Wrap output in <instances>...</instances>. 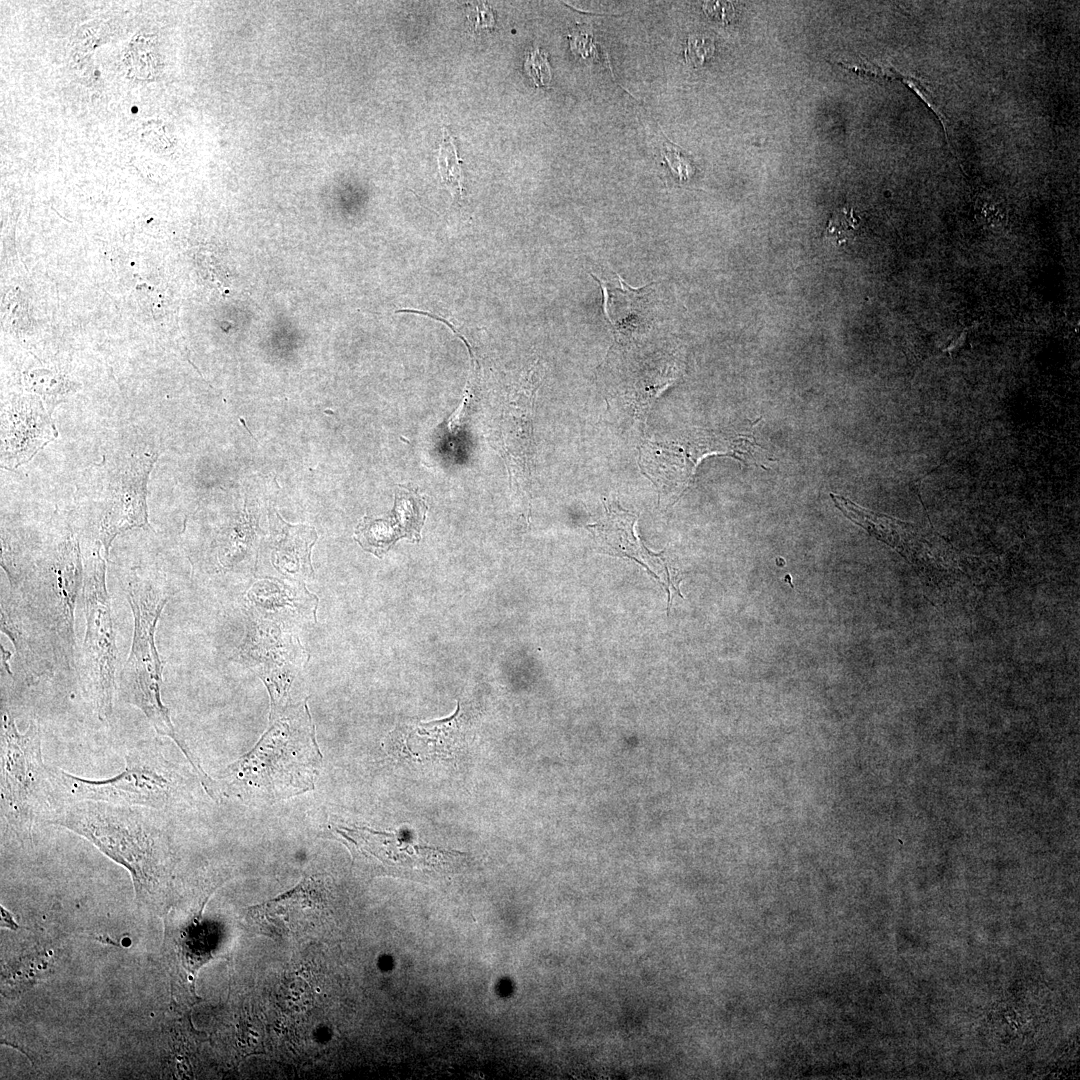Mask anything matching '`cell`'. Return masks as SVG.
Here are the masks:
<instances>
[{
  "label": "cell",
  "instance_id": "7",
  "mask_svg": "<svg viewBox=\"0 0 1080 1080\" xmlns=\"http://www.w3.org/2000/svg\"><path fill=\"white\" fill-rule=\"evenodd\" d=\"M755 426V425H754ZM746 432L692 429L670 441H645L640 447L639 466L657 487L659 496L676 497L689 486L699 462L710 455L732 456L745 464L767 469L772 461L756 443L753 427Z\"/></svg>",
  "mask_w": 1080,
  "mask_h": 1080
},
{
  "label": "cell",
  "instance_id": "4",
  "mask_svg": "<svg viewBox=\"0 0 1080 1080\" xmlns=\"http://www.w3.org/2000/svg\"><path fill=\"white\" fill-rule=\"evenodd\" d=\"M125 593L134 618L131 649L118 676L116 693L120 700L139 709L160 736L169 737L180 748L194 770H204L176 732L170 712L161 697L163 662L157 651L155 633L169 594L155 580L132 570L125 581Z\"/></svg>",
  "mask_w": 1080,
  "mask_h": 1080
},
{
  "label": "cell",
  "instance_id": "3",
  "mask_svg": "<svg viewBox=\"0 0 1080 1080\" xmlns=\"http://www.w3.org/2000/svg\"><path fill=\"white\" fill-rule=\"evenodd\" d=\"M321 754L306 704L271 705L269 727L247 755L220 776V788L239 795L281 799L311 789Z\"/></svg>",
  "mask_w": 1080,
  "mask_h": 1080
},
{
  "label": "cell",
  "instance_id": "5",
  "mask_svg": "<svg viewBox=\"0 0 1080 1080\" xmlns=\"http://www.w3.org/2000/svg\"><path fill=\"white\" fill-rule=\"evenodd\" d=\"M116 775L95 780L51 766L58 806L79 801L151 808L168 813L189 799L188 779L156 745H139L125 756Z\"/></svg>",
  "mask_w": 1080,
  "mask_h": 1080
},
{
  "label": "cell",
  "instance_id": "19",
  "mask_svg": "<svg viewBox=\"0 0 1080 1080\" xmlns=\"http://www.w3.org/2000/svg\"><path fill=\"white\" fill-rule=\"evenodd\" d=\"M714 49V43L710 38L702 35L691 36L687 42L685 57L687 61L698 66L713 55Z\"/></svg>",
  "mask_w": 1080,
  "mask_h": 1080
},
{
  "label": "cell",
  "instance_id": "18",
  "mask_svg": "<svg viewBox=\"0 0 1080 1080\" xmlns=\"http://www.w3.org/2000/svg\"><path fill=\"white\" fill-rule=\"evenodd\" d=\"M525 70L536 86H546L551 80V70L547 55L538 48L526 55Z\"/></svg>",
  "mask_w": 1080,
  "mask_h": 1080
},
{
  "label": "cell",
  "instance_id": "1",
  "mask_svg": "<svg viewBox=\"0 0 1080 1080\" xmlns=\"http://www.w3.org/2000/svg\"><path fill=\"white\" fill-rule=\"evenodd\" d=\"M165 813L96 801L59 805L46 824L89 841L131 875L141 906L164 905L171 889L172 845Z\"/></svg>",
  "mask_w": 1080,
  "mask_h": 1080
},
{
  "label": "cell",
  "instance_id": "13",
  "mask_svg": "<svg viewBox=\"0 0 1080 1080\" xmlns=\"http://www.w3.org/2000/svg\"><path fill=\"white\" fill-rule=\"evenodd\" d=\"M149 468L141 471L136 479L123 480L121 488L115 491L112 499L108 502L99 520V540L105 556L108 557L109 548L114 538L134 527H142L148 524V513L145 502V482Z\"/></svg>",
  "mask_w": 1080,
  "mask_h": 1080
},
{
  "label": "cell",
  "instance_id": "22",
  "mask_svg": "<svg viewBox=\"0 0 1080 1080\" xmlns=\"http://www.w3.org/2000/svg\"><path fill=\"white\" fill-rule=\"evenodd\" d=\"M784 580L787 581L791 587H793L792 582H791V577H790L789 574L785 576Z\"/></svg>",
  "mask_w": 1080,
  "mask_h": 1080
},
{
  "label": "cell",
  "instance_id": "16",
  "mask_svg": "<svg viewBox=\"0 0 1080 1080\" xmlns=\"http://www.w3.org/2000/svg\"><path fill=\"white\" fill-rule=\"evenodd\" d=\"M272 527L280 535L272 533V562L284 575L307 577L312 573L310 562L311 547L317 539L314 529L307 526H291L276 514Z\"/></svg>",
  "mask_w": 1080,
  "mask_h": 1080
},
{
  "label": "cell",
  "instance_id": "9",
  "mask_svg": "<svg viewBox=\"0 0 1080 1080\" xmlns=\"http://www.w3.org/2000/svg\"><path fill=\"white\" fill-rule=\"evenodd\" d=\"M209 926L200 916L189 918L187 923L175 925L167 919L165 924L164 951L170 967L173 994L188 995L195 1001V975L214 953V942Z\"/></svg>",
  "mask_w": 1080,
  "mask_h": 1080
},
{
  "label": "cell",
  "instance_id": "20",
  "mask_svg": "<svg viewBox=\"0 0 1080 1080\" xmlns=\"http://www.w3.org/2000/svg\"><path fill=\"white\" fill-rule=\"evenodd\" d=\"M852 222V214L845 210L833 214L826 229L827 236L835 242H843L853 227Z\"/></svg>",
  "mask_w": 1080,
  "mask_h": 1080
},
{
  "label": "cell",
  "instance_id": "10",
  "mask_svg": "<svg viewBox=\"0 0 1080 1080\" xmlns=\"http://www.w3.org/2000/svg\"><path fill=\"white\" fill-rule=\"evenodd\" d=\"M428 506L416 489L400 486L395 491V505L388 519L364 518L356 530L362 547L378 556L401 537L418 540Z\"/></svg>",
  "mask_w": 1080,
  "mask_h": 1080
},
{
  "label": "cell",
  "instance_id": "21",
  "mask_svg": "<svg viewBox=\"0 0 1080 1080\" xmlns=\"http://www.w3.org/2000/svg\"><path fill=\"white\" fill-rule=\"evenodd\" d=\"M665 155L668 162L670 163L671 168L677 171L680 177L683 178L685 174H687V164L684 163L683 159L680 157L679 152L674 149H669L666 150Z\"/></svg>",
  "mask_w": 1080,
  "mask_h": 1080
},
{
  "label": "cell",
  "instance_id": "12",
  "mask_svg": "<svg viewBox=\"0 0 1080 1080\" xmlns=\"http://www.w3.org/2000/svg\"><path fill=\"white\" fill-rule=\"evenodd\" d=\"M253 613L268 621H299L315 617L318 604L302 583L266 580L256 583L247 594Z\"/></svg>",
  "mask_w": 1080,
  "mask_h": 1080
},
{
  "label": "cell",
  "instance_id": "2",
  "mask_svg": "<svg viewBox=\"0 0 1080 1080\" xmlns=\"http://www.w3.org/2000/svg\"><path fill=\"white\" fill-rule=\"evenodd\" d=\"M9 580L4 597L54 654L59 671L74 668V608L84 568L77 539L66 534L44 552L3 559Z\"/></svg>",
  "mask_w": 1080,
  "mask_h": 1080
},
{
  "label": "cell",
  "instance_id": "14",
  "mask_svg": "<svg viewBox=\"0 0 1080 1080\" xmlns=\"http://www.w3.org/2000/svg\"><path fill=\"white\" fill-rule=\"evenodd\" d=\"M246 641L240 647L239 655L254 662L261 668L285 665L300 666L304 650L298 639L282 632L271 621H251Z\"/></svg>",
  "mask_w": 1080,
  "mask_h": 1080
},
{
  "label": "cell",
  "instance_id": "8",
  "mask_svg": "<svg viewBox=\"0 0 1080 1080\" xmlns=\"http://www.w3.org/2000/svg\"><path fill=\"white\" fill-rule=\"evenodd\" d=\"M101 548L98 542L84 568L81 590L86 627L80 675L96 715L107 720L116 693L117 645L106 584L107 558L102 557Z\"/></svg>",
  "mask_w": 1080,
  "mask_h": 1080
},
{
  "label": "cell",
  "instance_id": "6",
  "mask_svg": "<svg viewBox=\"0 0 1080 1080\" xmlns=\"http://www.w3.org/2000/svg\"><path fill=\"white\" fill-rule=\"evenodd\" d=\"M1 817L21 843L32 841L34 826L58 807L51 766L44 763L41 734L33 720L20 732L10 712L1 710Z\"/></svg>",
  "mask_w": 1080,
  "mask_h": 1080
},
{
  "label": "cell",
  "instance_id": "17",
  "mask_svg": "<svg viewBox=\"0 0 1080 1080\" xmlns=\"http://www.w3.org/2000/svg\"><path fill=\"white\" fill-rule=\"evenodd\" d=\"M461 160L457 155L453 138L444 130L438 154V167L442 181L453 192H462L463 174Z\"/></svg>",
  "mask_w": 1080,
  "mask_h": 1080
},
{
  "label": "cell",
  "instance_id": "15",
  "mask_svg": "<svg viewBox=\"0 0 1080 1080\" xmlns=\"http://www.w3.org/2000/svg\"><path fill=\"white\" fill-rule=\"evenodd\" d=\"M605 514L587 528L600 545L615 554L627 556L646 566L661 564L659 555L647 550L634 533L637 516L620 507L617 502L605 501Z\"/></svg>",
  "mask_w": 1080,
  "mask_h": 1080
},
{
  "label": "cell",
  "instance_id": "11",
  "mask_svg": "<svg viewBox=\"0 0 1080 1080\" xmlns=\"http://www.w3.org/2000/svg\"><path fill=\"white\" fill-rule=\"evenodd\" d=\"M336 833L350 845L352 851L374 857L390 867H413L432 864L455 852L426 848L403 839L396 833L378 832L368 828H337Z\"/></svg>",
  "mask_w": 1080,
  "mask_h": 1080
}]
</instances>
